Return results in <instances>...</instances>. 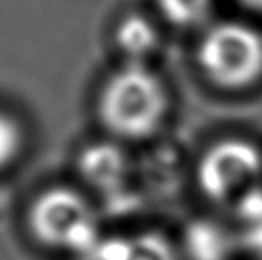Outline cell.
I'll return each instance as SVG.
<instances>
[{"label": "cell", "instance_id": "obj_1", "mask_svg": "<svg viewBox=\"0 0 262 260\" xmlns=\"http://www.w3.org/2000/svg\"><path fill=\"white\" fill-rule=\"evenodd\" d=\"M170 109L165 82L146 63H126L105 80L98 98L103 128L117 140L140 142L157 134Z\"/></svg>", "mask_w": 262, "mask_h": 260}, {"label": "cell", "instance_id": "obj_2", "mask_svg": "<svg viewBox=\"0 0 262 260\" xmlns=\"http://www.w3.org/2000/svg\"><path fill=\"white\" fill-rule=\"evenodd\" d=\"M31 237L54 253L88 258L103 237L92 199L71 186H50L31 199L25 214Z\"/></svg>", "mask_w": 262, "mask_h": 260}, {"label": "cell", "instance_id": "obj_3", "mask_svg": "<svg viewBox=\"0 0 262 260\" xmlns=\"http://www.w3.org/2000/svg\"><path fill=\"white\" fill-rule=\"evenodd\" d=\"M197 61L212 84L245 90L262 79V33L249 23H216L201 38Z\"/></svg>", "mask_w": 262, "mask_h": 260}, {"label": "cell", "instance_id": "obj_4", "mask_svg": "<svg viewBox=\"0 0 262 260\" xmlns=\"http://www.w3.org/2000/svg\"><path fill=\"white\" fill-rule=\"evenodd\" d=\"M260 174V149L243 138H224L207 147L199 157L195 182L207 201L230 205L255 188Z\"/></svg>", "mask_w": 262, "mask_h": 260}, {"label": "cell", "instance_id": "obj_5", "mask_svg": "<svg viewBox=\"0 0 262 260\" xmlns=\"http://www.w3.org/2000/svg\"><path fill=\"white\" fill-rule=\"evenodd\" d=\"M79 172L90 188L103 195H113L126 188L130 161L115 142H98L80 151Z\"/></svg>", "mask_w": 262, "mask_h": 260}, {"label": "cell", "instance_id": "obj_6", "mask_svg": "<svg viewBox=\"0 0 262 260\" xmlns=\"http://www.w3.org/2000/svg\"><path fill=\"white\" fill-rule=\"evenodd\" d=\"M90 260H182V251L163 231L142 230L132 235L102 237Z\"/></svg>", "mask_w": 262, "mask_h": 260}, {"label": "cell", "instance_id": "obj_7", "mask_svg": "<svg viewBox=\"0 0 262 260\" xmlns=\"http://www.w3.org/2000/svg\"><path fill=\"white\" fill-rule=\"evenodd\" d=\"M115 44L126 63H144L159 44V33L144 15H126L117 25Z\"/></svg>", "mask_w": 262, "mask_h": 260}, {"label": "cell", "instance_id": "obj_8", "mask_svg": "<svg viewBox=\"0 0 262 260\" xmlns=\"http://www.w3.org/2000/svg\"><path fill=\"white\" fill-rule=\"evenodd\" d=\"M161 12L178 27H193L207 19L212 0H157Z\"/></svg>", "mask_w": 262, "mask_h": 260}, {"label": "cell", "instance_id": "obj_9", "mask_svg": "<svg viewBox=\"0 0 262 260\" xmlns=\"http://www.w3.org/2000/svg\"><path fill=\"white\" fill-rule=\"evenodd\" d=\"M25 145V132L12 115L0 111V172L15 165Z\"/></svg>", "mask_w": 262, "mask_h": 260}, {"label": "cell", "instance_id": "obj_10", "mask_svg": "<svg viewBox=\"0 0 262 260\" xmlns=\"http://www.w3.org/2000/svg\"><path fill=\"white\" fill-rule=\"evenodd\" d=\"M237 2L255 14H262V0H237Z\"/></svg>", "mask_w": 262, "mask_h": 260}]
</instances>
